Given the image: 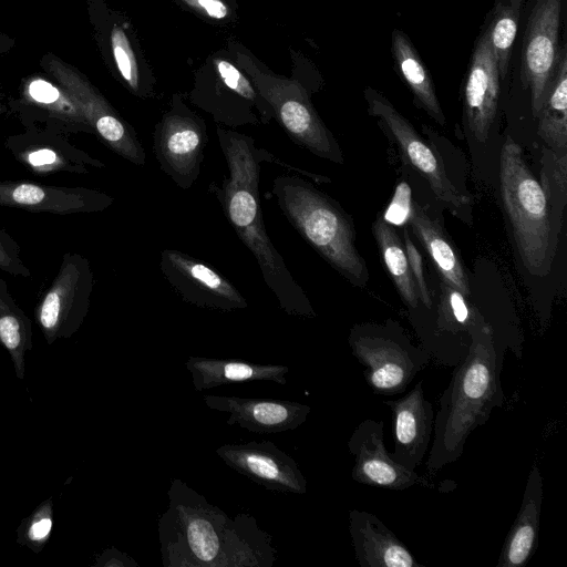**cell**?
<instances>
[{
  "mask_svg": "<svg viewBox=\"0 0 567 567\" xmlns=\"http://www.w3.org/2000/svg\"><path fill=\"white\" fill-rule=\"evenodd\" d=\"M216 134L228 175L220 185L212 183L209 192L216 196L225 218L255 257L262 279L275 295L279 307L291 316L315 318L316 312L305 290L291 276L266 231L259 183L262 163H274L290 172L306 175L313 182L327 178L287 164L266 148L258 147L255 138L249 135L221 126H217Z\"/></svg>",
  "mask_w": 567,
  "mask_h": 567,
  "instance_id": "obj_1",
  "label": "cell"
},
{
  "mask_svg": "<svg viewBox=\"0 0 567 567\" xmlns=\"http://www.w3.org/2000/svg\"><path fill=\"white\" fill-rule=\"evenodd\" d=\"M168 507L158 519L164 567H271L277 550L256 518H230L181 478H173Z\"/></svg>",
  "mask_w": 567,
  "mask_h": 567,
  "instance_id": "obj_2",
  "label": "cell"
},
{
  "mask_svg": "<svg viewBox=\"0 0 567 567\" xmlns=\"http://www.w3.org/2000/svg\"><path fill=\"white\" fill-rule=\"evenodd\" d=\"M468 333V349L454 365L434 415V439L425 462L427 475L457 461L472 432L488 421L495 408L504 406L501 372L505 350L495 343L491 326L475 307Z\"/></svg>",
  "mask_w": 567,
  "mask_h": 567,
  "instance_id": "obj_3",
  "label": "cell"
},
{
  "mask_svg": "<svg viewBox=\"0 0 567 567\" xmlns=\"http://www.w3.org/2000/svg\"><path fill=\"white\" fill-rule=\"evenodd\" d=\"M271 194L292 227L331 267L352 285L365 286L368 269L352 220L334 199L291 174L275 177Z\"/></svg>",
  "mask_w": 567,
  "mask_h": 567,
  "instance_id": "obj_4",
  "label": "cell"
},
{
  "mask_svg": "<svg viewBox=\"0 0 567 567\" xmlns=\"http://www.w3.org/2000/svg\"><path fill=\"white\" fill-rule=\"evenodd\" d=\"M499 187L523 265L534 276H546L550 271L560 226L540 184L529 171L520 146L509 136L499 156Z\"/></svg>",
  "mask_w": 567,
  "mask_h": 567,
  "instance_id": "obj_5",
  "label": "cell"
},
{
  "mask_svg": "<svg viewBox=\"0 0 567 567\" xmlns=\"http://www.w3.org/2000/svg\"><path fill=\"white\" fill-rule=\"evenodd\" d=\"M229 50L289 138L320 158L342 164V151L317 113L306 89L295 80L269 72L241 47L229 44Z\"/></svg>",
  "mask_w": 567,
  "mask_h": 567,
  "instance_id": "obj_6",
  "label": "cell"
},
{
  "mask_svg": "<svg viewBox=\"0 0 567 567\" xmlns=\"http://www.w3.org/2000/svg\"><path fill=\"white\" fill-rule=\"evenodd\" d=\"M352 355L363 367V378L378 395H395L406 390L432 357L414 346L400 326L357 324L348 338Z\"/></svg>",
  "mask_w": 567,
  "mask_h": 567,
  "instance_id": "obj_7",
  "label": "cell"
},
{
  "mask_svg": "<svg viewBox=\"0 0 567 567\" xmlns=\"http://www.w3.org/2000/svg\"><path fill=\"white\" fill-rule=\"evenodd\" d=\"M368 111L395 144L402 159L429 186L436 199L456 217L470 224L472 200L449 178L444 165L412 124L380 92L364 91Z\"/></svg>",
  "mask_w": 567,
  "mask_h": 567,
  "instance_id": "obj_8",
  "label": "cell"
},
{
  "mask_svg": "<svg viewBox=\"0 0 567 567\" xmlns=\"http://www.w3.org/2000/svg\"><path fill=\"white\" fill-rule=\"evenodd\" d=\"M39 65L76 102L94 135L124 159L136 166L145 165L146 154L137 133L86 75L52 52L44 53Z\"/></svg>",
  "mask_w": 567,
  "mask_h": 567,
  "instance_id": "obj_9",
  "label": "cell"
},
{
  "mask_svg": "<svg viewBox=\"0 0 567 567\" xmlns=\"http://www.w3.org/2000/svg\"><path fill=\"white\" fill-rule=\"evenodd\" d=\"M93 286L89 259L79 252H65L55 277L34 307L35 321L48 344L79 331L90 310Z\"/></svg>",
  "mask_w": 567,
  "mask_h": 567,
  "instance_id": "obj_10",
  "label": "cell"
},
{
  "mask_svg": "<svg viewBox=\"0 0 567 567\" xmlns=\"http://www.w3.org/2000/svg\"><path fill=\"white\" fill-rule=\"evenodd\" d=\"M207 142L204 118L181 95H174L153 133V153L161 171L179 188L189 189L200 175Z\"/></svg>",
  "mask_w": 567,
  "mask_h": 567,
  "instance_id": "obj_11",
  "label": "cell"
},
{
  "mask_svg": "<svg viewBox=\"0 0 567 567\" xmlns=\"http://www.w3.org/2000/svg\"><path fill=\"white\" fill-rule=\"evenodd\" d=\"M89 22L101 56L113 76L132 94L148 99L155 80L126 18L106 0H85Z\"/></svg>",
  "mask_w": 567,
  "mask_h": 567,
  "instance_id": "obj_12",
  "label": "cell"
},
{
  "mask_svg": "<svg viewBox=\"0 0 567 567\" xmlns=\"http://www.w3.org/2000/svg\"><path fill=\"white\" fill-rule=\"evenodd\" d=\"M159 268L169 286L187 303L219 311L248 307L246 298L224 275L186 252L163 249Z\"/></svg>",
  "mask_w": 567,
  "mask_h": 567,
  "instance_id": "obj_13",
  "label": "cell"
},
{
  "mask_svg": "<svg viewBox=\"0 0 567 567\" xmlns=\"http://www.w3.org/2000/svg\"><path fill=\"white\" fill-rule=\"evenodd\" d=\"M9 105L24 127H42L69 134H94L72 96L45 73L21 80L18 96Z\"/></svg>",
  "mask_w": 567,
  "mask_h": 567,
  "instance_id": "obj_14",
  "label": "cell"
},
{
  "mask_svg": "<svg viewBox=\"0 0 567 567\" xmlns=\"http://www.w3.org/2000/svg\"><path fill=\"white\" fill-rule=\"evenodd\" d=\"M561 0H537L528 18L520 58V80L530 90L536 116L558 62Z\"/></svg>",
  "mask_w": 567,
  "mask_h": 567,
  "instance_id": "obj_15",
  "label": "cell"
},
{
  "mask_svg": "<svg viewBox=\"0 0 567 567\" xmlns=\"http://www.w3.org/2000/svg\"><path fill=\"white\" fill-rule=\"evenodd\" d=\"M384 423L372 419L361 421L352 432L347 446L353 456L351 477L372 487L404 491L413 486L435 488L425 476L394 461L384 444Z\"/></svg>",
  "mask_w": 567,
  "mask_h": 567,
  "instance_id": "obj_16",
  "label": "cell"
},
{
  "mask_svg": "<svg viewBox=\"0 0 567 567\" xmlns=\"http://www.w3.org/2000/svg\"><path fill=\"white\" fill-rule=\"evenodd\" d=\"M6 150L34 175L87 174L105 165L73 145L65 134L42 127H25L4 140Z\"/></svg>",
  "mask_w": 567,
  "mask_h": 567,
  "instance_id": "obj_17",
  "label": "cell"
},
{
  "mask_svg": "<svg viewBox=\"0 0 567 567\" xmlns=\"http://www.w3.org/2000/svg\"><path fill=\"white\" fill-rule=\"evenodd\" d=\"M216 454L230 468L266 489L307 493L308 483L297 462L270 441L227 443Z\"/></svg>",
  "mask_w": 567,
  "mask_h": 567,
  "instance_id": "obj_18",
  "label": "cell"
},
{
  "mask_svg": "<svg viewBox=\"0 0 567 567\" xmlns=\"http://www.w3.org/2000/svg\"><path fill=\"white\" fill-rule=\"evenodd\" d=\"M114 203L109 194L86 187H66L32 181H0V206L54 215L90 214Z\"/></svg>",
  "mask_w": 567,
  "mask_h": 567,
  "instance_id": "obj_19",
  "label": "cell"
},
{
  "mask_svg": "<svg viewBox=\"0 0 567 567\" xmlns=\"http://www.w3.org/2000/svg\"><path fill=\"white\" fill-rule=\"evenodd\" d=\"M499 72L486 29L476 41L463 90V109L467 131L477 143L488 138L498 96Z\"/></svg>",
  "mask_w": 567,
  "mask_h": 567,
  "instance_id": "obj_20",
  "label": "cell"
},
{
  "mask_svg": "<svg viewBox=\"0 0 567 567\" xmlns=\"http://www.w3.org/2000/svg\"><path fill=\"white\" fill-rule=\"evenodd\" d=\"M393 415L392 458L415 471L424 461L431 444L434 408L425 398L423 382L419 381L404 396L384 400Z\"/></svg>",
  "mask_w": 567,
  "mask_h": 567,
  "instance_id": "obj_21",
  "label": "cell"
},
{
  "mask_svg": "<svg viewBox=\"0 0 567 567\" xmlns=\"http://www.w3.org/2000/svg\"><path fill=\"white\" fill-rule=\"evenodd\" d=\"M207 408L228 413V425H238L249 432L275 434L302 425L310 405L281 399H256L226 395H204Z\"/></svg>",
  "mask_w": 567,
  "mask_h": 567,
  "instance_id": "obj_22",
  "label": "cell"
},
{
  "mask_svg": "<svg viewBox=\"0 0 567 567\" xmlns=\"http://www.w3.org/2000/svg\"><path fill=\"white\" fill-rule=\"evenodd\" d=\"M349 533L360 567H424L404 543L374 514L349 512Z\"/></svg>",
  "mask_w": 567,
  "mask_h": 567,
  "instance_id": "obj_23",
  "label": "cell"
},
{
  "mask_svg": "<svg viewBox=\"0 0 567 567\" xmlns=\"http://www.w3.org/2000/svg\"><path fill=\"white\" fill-rule=\"evenodd\" d=\"M543 498V477L535 463L528 473L517 515L501 548L497 567H522L534 556L539 540Z\"/></svg>",
  "mask_w": 567,
  "mask_h": 567,
  "instance_id": "obj_24",
  "label": "cell"
},
{
  "mask_svg": "<svg viewBox=\"0 0 567 567\" xmlns=\"http://www.w3.org/2000/svg\"><path fill=\"white\" fill-rule=\"evenodd\" d=\"M185 365L196 391L250 381H269L285 385L286 374L289 372V368L282 364L206 357H189Z\"/></svg>",
  "mask_w": 567,
  "mask_h": 567,
  "instance_id": "obj_25",
  "label": "cell"
},
{
  "mask_svg": "<svg viewBox=\"0 0 567 567\" xmlns=\"http://www.w3.org/2000/svg\"><path fill=\"white\" fill-rule=\"evenodd\" d=\"M408 221L414 235L431 257L442 280L466 298L471 290L462 259L441 225L417 202L411 203Z\"/></svg>",
  "mask_w": 567,
  "mask_h": 567,
  "instance_id": "obj_26",
  "label": "cell"
},
{
  "mask_svg": "<svg viewBox=\"0 0 567 567\" xmlns=\"http://www.w3.org/2000/svg\"><path fill=\"white\" fill-rule=\"evenodd\" d=\"M391 51L398 74L409 86L416 105L436 123L444 125L445 115L432 79L412 42L401 30H394L392 33Z\"/></svg>",
  "mask_w": 567,
  "mask_h": 567,
  "instance_id": "obj_27",
  "label": "cell"
},
{
  "mask_svg": "<svg viewBox=\"0 0 567 567\" xmlns=\"http://www.w3.org/2000/svg\"><path fill=\"white\" fill-rule=\"evenodd\" d=\"M538 134L550 150L566 153L567 148V53L560 49L557 65L546 87L536 115Z\"/></svg>",
  "mask_w": 567,
  "mask_h": 567,
  "instance_id": "obj_28",
  "label": "cell"
},
{
  "mask_svg": "<svg viewBox=\"0 0 567 567\" xmlns=\"http://www.w3.org/2000/svg\"><path fill=\"white\" fill-rule=\"evenodd\" d=\"M0 343L8 351L18 379L25 375V354L32 349V322L0 276Z\"/></svg>",
  "mask_w": 567,
  "mask_h": 567,
  "instance_id": "obj_29",
  "label": "cell"
},
{
  "mask_svg": "<svg viewBox=\"0 0 567 567\" xmlns=\"http://www.w3.org/2000/svg\"><path fill=\"white\" fill-rule=\"evenodd\" d=\"M372 229L382 261L400 297L409 308L416 309L420 303V297L410 270L403 241H401L392 224L382 217H378L374 220Z\"/></svg>",
  "mask_w": 567,
  "mask_h": 567,
  "instance_id": "obj_30",
  "label": "cell"
},
{
  "mask_svg": "<svg viewBox=\"0 0 567 567\" xmlns=\"http://www.w3.org/2000/svg\"><path fill=\"white\" fill-rule=\"evenodd\" d=\"M523 4L524 0H496L489 16L491 20L485 28L502 80L507 74Z\"/></svg>",
  "mask_w": 567,
  "mask_h": 567,
  "instance_id": "obj_31",
  "label": "cell"
},
{
  "mask_svg": "<svg viewBox=\"0 0 567 567\" xmlns=\"http://www.w3.org/2000/svg\"><path fill=\"white\" fill-rule=\"evenodd\" d=\"M435 319V337L457 338L462 334L470 337L468 329L472 323V308L466 297L447 285L441 284V296Z\"/></svg>",
  "mask_w": 567,
  "mask_h": 567,
  "instance_id": "obj_32",
  "label": "cell"
},
{
  "mask_svg": "<svg viewBox=\"0 0 567 567\" xmlns=\"http://www.w3.org/2000/svg\"><path fill=\"white\" fill-rule=\"evenodd\" d=\"M566 158V153H558L550 148L545 150L543 155L540 186L559 226L567 198Z\"/></svg>",
  "mask_w": 567,
  "mask_h": 567,
  "instance_id": "obj_33",
  "label": "cell"
},
{
  "mask_svg": "<svg viewBox=\"0 0 567 567\" xmlns=\"http://www.w3.org/2000/svg\"><path fill=\"white\" fill-rule=\"evenodd\" d=\"M53 527L52 497L43 501L17 529V542L33 553H40L51 538Z\"/></svg>",
  "mask_w": 567,
  "mask_h": 567,
  "instance_id": "obj_34",
  "label": "cell"
},
{
  "mask_svg": "<svg viewBox=\"0 0 567 567\" xmlns=\"http://www.w3.org/2000/svg\"><path fill=\"white\" fill-rule=\"evenodd\" d=\"M0 270L14 277H31L30 269L21 258L20 245L3 229H0Z\"/></svg>",
  "mask_w": 567,
  "mask_h": 567,
  "instance_id": "obj_35",
  "label": "cell"
},
{
  "mask_svg": "<svg viewBox=\"0 0 567 567\" xmlns=\"http://www.w3.org/2000/svg\"><path fill=\"white\" fill-rule=\"evenodd\" d=\"M404 236H403V245L404 249L408 256L409 266L411 274L413 276V279L415 281L420 302H422L427 309L432 308V300L430 297L429 288L426 285L425 276H424V268H423V260L422 257L416 249L415 245L411 240L408 230L404 229Z\"/></svg>",
  "mask_w": 567,
  "mask_h": 567,
  "instance_id": "obj_36",
  "label": "cell"
},
{
  "mask_svg": "<svg viewBox=\"0 0 567 567\" xmlns=\"http://www.w3.org/2000/svg\"><path fill=\"white\" fill-rule=\"evenodd\" d=\"M185 7L197 12L204 18L224 21L228 19L233 10L226 0H177Z\"/></svg>",
  "mask_w": 567,
  "mask_h": 567,
  "instance_id": "obj_37",
  "label": "cell"
},
{
  "mask_svg": "<svg viewBox=\"0 0 567 567\" xmlns=\"http://www.w3.org/2000/svg\"><path fill=\"white\" fill-rule=\"evenodd\" d=\"M410 189L402 184L398 187L394 198L385 212L384 219L390 224L402 225L410 212Z\"/></svg>",
  "mask_w": 567,
  "mask_h": 567,
  "instance_id": "obj_38",
  "label": "cell"
},
{
  "mask_svg": "<svg viewBox=\"0 0 567 567\" xmlns=\"http://www.w3.org/2000/svg\"><path fill=\"white\" fill-rule=\"evenodd\" d=\"M99 567H138V564L128 555L114 547L104 549L95 559Z\"/></svg>",
  "mask_w": 567,
  "mask_h": 567,
  "instance_id": "obj_39",
  "label": "cell"
},
{
  "mask_svg": "<svg viewBox=\"0 0 567 567\" xmlns=\"http://www.w3.org/2000/svg\"><path fill=\"white\" fill-rule=\"evenodd\" d=\"M16 45V39L0 31V56L7 54Z\"/></svg>",
  "mask_w": 567,
  "mask_h": 567,
  "instance_id": "obj_40",
  "label": "cell"
},
{
  "mask_svg": "<svg viewBox=\"0 0 567 567\" xmlns=\"http://www.w3.org/2000/svg\"><path fill=\"white\" fill-rule=\"evenodd\" d=\"M2 111H3V94L0 91V114L2 113Z\"/></svg>",
  "mask_w": 567,
  "mask_h": 567,
  "instance_id": "obj_41",
  "label": "cell"
}]
</instances>
